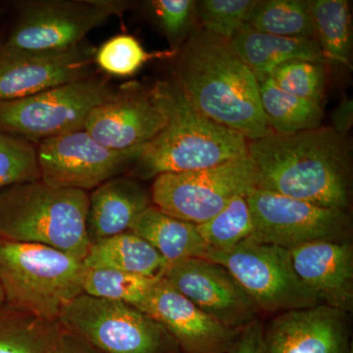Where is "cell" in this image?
Segmentation results:
<instances>
[{
  "label": "cell",
  "mask_w": 353,
  "mask_h": 353,
  "mask_svg": "<svg viewBox=\"0 0 353 353\" xmlns=\"http://www.w3.org/2000/svg\"><path fill=\"white\" fill-rule=\"evenodd\" d=\"M63 327L12 307L0 309V353H54Z\"/></svg>",
  "instance_id": "cell-23"
},
{
  "label": "cell",
  "mask_w": 353,
  "mask_h": 353,
  "mask_svg": "<svg viewBox=\"0 0 353 353\" xmlns=\"http://www.w3.org/2000/svg\"><path fill=\"white\" fill-rule=\"evenodd\" d=\"M246 197L253 225L248 239L289 250L315 241H350L348 210L321 208L259 189L250 190Z\"/></svg>",
  "instance_id": "cell-9"
},
{
  "label": "cell",
  "mask_w": 353,
  "mask_h": 353,
  "mask_svg": "<svg viewBox=\"0 0 353 353\" xmlns=\"http://www.w3.org/2000/svg\"><path fill=\"white\" fill-rule=\"evenodd\" d=\"M332 129L341 136L347 137L348 131L353 123V104L352 99H345L341 102L340 105L334 111L332 116Z\"/></svg>",
  "instance_id": "cell-36"
},
{
  "label": "cell",
  "mask_w": 353,
  "mask_h": 353,
  "mask_svg": "<svg viewBox=\"0 0 353 353\" xmlns=\"http://www.w3.org/2000/svg\"><path fill=\"white\" fill-rule=\"evenodd\" d=\"M205 259L227 269L259 310L285 312L319 305L297 277L287 248L248 239L223 250H209Z\"/></svg>",
  "instance_id": "cell-8"
},
{
  "label": "cell",
  "mask_w": 353,
  "mask_h": 353,
  "mask_svg": "<svg viewBox=\"0 0 353 353\" xmlns=\"http://www.w3.org/2000/svg\"><path fill=\"white\" fill-rule=\"evenodd\" d=\"M245 24L273 36L314 39L310 1L306 0L254 1Z\"/></svg>",
  "instance_id": "cell-26"
},
{
  "label": "cell",
  "mask_w": 353,
  "mask_h": 353,
  "mask_svg": "<svg viewBox=\"0 0 353 353\" xmlns=\"http://www.w3.org/2000/svg\"><path fill=\"white\" fill-rule=\"evenodd\" d=\"M152 12L176 51L183 39L190 34L196 19V1L194 0H154L150 2Z\"/></svg>",
  "instance_id": "cell-33"
},
{
  "label": "cell",
  "mask_w": 353,
  "mask_h": 353,
  "mask_svg": "<svg viewBox=\"0 0 353 353\" xmlns=\"http://www.w3.org/2000/svg\"><path fill=\"white\" fill-rule=\"evenodd\" d=\"M159 279L111 269L85 267L82 280L83 292L99 299L129 304L139 309Z\"/></svg>",
  "instance_id": "cell-27"
},
{
  "label": "cell",
  "mask_w": 353,
  "mask_h": 353,
  "mask_svg": "<svg viewBox=\"0 0 353 353\" xmlns=\"http://www.w3.org/2000/svg\"><path fill=\"white\" fill-rule=\"evenodd\" d=\"M232 48L256 79L292 60L326 63L315 39L284 38L256 31L245 24L230 41Z\"/></svg>",
  "instance_id": "cell-20"
},
{
  "label": "cell",
  "mask_w": 353,
  "mask_h": 353,
  "mask_svg": "<svg viewBox=\"0 0 353 353\" xmlns=\"http://www.w3.org/2000/svg\"><path fill=\"white\" fill-rule=\"evenodd\" d=\"M130 231L152 245L167 265L204 259L208 252L196 224L167 214L153 204L137 217Z\"/></svg>",
  "instance_id": "cell-21"
},
{
  "label": "cell",
  "mask_w": 353,
  "mask_h": 353,
  "mask_svg": "<svg viewBox=\"0 0 353 353\" xmlns=\"http://www.w3.org/2000/svg\"><path fill=\"white\" fill-rule=\"evenodd\" d=\"M95 51L81 46L64 50L0 48V101H15L88 78Z\"/></svg>",
  "instance_id": "cell-14"
},
{
  "label": "cell",
  "mask_w": 353,
  "mask_h": 353,
  "mask_svg": "<svg viewBox=\"0 0 353 353\" xmlns=\"http://www.w3.org/2000/svg\"><path fill=\"white\" fill-rule=\"evenodd\" d=\"M252 189V167L246 153L212 168L157 176L150 194L160 210L199 225L220 212L234 196H248Z\"/></svg>",
  "instance_id": "cell-10"
},
{
  "label": "cell",
  "mask_w": 353,
  "mask_h": 353,
  "mask_svg": "<svg viewBox=\"0 0 353 353\" xmlns=\"http://www.w3.org/2000/svg\"><path fill=\"white\" fill-rule=\"evenodd\" d=\"M139 309L173 336L182 353H230L240 334L206 314L163 278Z\"/></svg>",
  "instance_id": "cell-16"
},
{
  "label": "cell",
  "mask_w": 353,
  "mask_h": 353,
  "mask_svg": "<svg viewBox=\"0 0 353 353\" xmlns=\"http://www.w3.org/2000/svg\"><path fill=\"white\" fill-rule=\"evenodd\" d=\"M261 353H352L348 314L324 304L280 313L263 330Z\"/></svg>",
  "instance_id": "cell-17"
},
{
  "label": "cell",
  "mask_w": 353,
  "mask_h": 353,
  "mask_svg": "<svg viewBox=\"0 0 353 353\" xmlns=\"http://www.w3.org/2000/svg\"><path fill=\"white\" fill-rule=\"evenodd\" d=\"M314 39L326 60L350 67L352 17L347 0L310 1Z\"/></svg>",
  "instance_id": "cell-25"
},
{
  "label": "cell",
  "mask_w": 353,
  "mask_h": 353,
  "mask_svg": "<svg viewBox=\"0 0 353 353\" xmlns=\"http://www.w3.org/2000/svg\"><path fill=\"white\" fill-rule=\"evenodd\" d=\"M54 353H101L92 345L63 328L59 343Z\"/></svg>",
  "instance_id": "cell-35"
},
{
  "label": "cell",
  "mask_w": 353,
  "mask_h": 353,
  "mask_svg": "<svg viewBox=\"0 0 353 353\" xmlns=\"http://www.w3.org/2000/svg\"><path fill=\"white\" fill-rule=\"evenodd\" d=\"M128 8L116 0H37L23 6L3 48L13 50H64L81 46L88 32Z\"/></svg>",
  "instance_id": "cell-11"
},
{
  "label": "cell",
  "mask_w": 353,
  "mask_h": 353,
  "mask_svg": "<svg viewBox=\"0 0 353 353\" xmlns=\"http://www.w3.org/2000/svg\"><path fill=\"white\" fill-rule=\"evenodd\" d=\"M178 53L173 50L148 52L131 34H117L109 39L95 51L94 62L108 75L130 77L155 58L172 57Z\"/></svg>",
  "instance_id": "cell-29"
},
{
  "label": "cell",
  "mask_w": 353,
  "mask_h": 353,
  "mask_svg": "<svg viewBox=\"0 0 353 353\" xmlns=\"http://www.w3.org/2000/svg\"><path fill=\"white\" fill-rule=\"evenodd\" d=\"M269 76L285 92L322 106L326 88V63L292 60L274 69Z\"/></svg>",
  "instance_id": "cell-31"
},
{
  "label": "cell",
  "mask_w": 353,
  "mask_h": 353,
  "mask_svg": "<svg viewBox=\"0 0 353 353\" xmlns=\"http://www.w3.org/2000/svg\"><path fill=\"white\" fill-rule=\"evenodd\" d=\"M116 92L105 81L88 77L23 99L0 101V130L41 141L79 131L90 111Z\"/></svg>",
  "instance_id": "cell-7"
},
{
  "label": "cell",
  "mask_w": 353,
  "mask_h": 353,
  "mask_svg": "<svg viewBox=\"0 0 353 353\" xmlns=\"http://www.w3.org/2000/svg\"><path fill=\"white\" fill-rule=\"evenodd\" d=\"M257 82L260 103L272 131L294 134L322 126V106L285 92L270 76L257 79Z\"/></svg>",
  "instance_id": "cell-24"
},
{
  "label": "cell",
  "mask_w": 353,
  "mask_h": 353,
  "mask_svg": "<svg viewBox=\"0 0 353 353\" xmlns=\"http://www.w3.org/2000/svg\"><path fill=\"white\" fill-rule=\"evenodd\" d=\"M254 189L325 208L350 211L352 146L331 127L294 134L271 132L248 141Z\"/></svg>",
  "instance_id": "cell-1"
},
{
  "label": "cell",
  "mask_w": 353,
  "mask_h": 353,
  "mask_svg": "<svg viewBox=\"0 0 353 353\" xmlns=\"http://www.w3.org/2000/svg\"><path fill=\"white\" fill-rule=\"evenodd\" d=\"M59 322L101 353H182L159 323L119 301L83 292L62 310Z\"/></svg>",
  "instance_id": "cell-6"
},
{
  "label": "cell",
  "mask_w": 353,
  "mask_h": 353,
  "mask_svg": "<svg viewBox=\"0 0 353 353\" xmlns=\"http://www.w3.org/2000/svg\"><path fill=\"white\" fill-rule=\"evenodd\" d=\"M6 305V297H4L3 290H2L1 284H0V309Z\"/></svg>",
  "instance_id": "cell-37"
},
{
  "label": "cell",
  "mask_w": 353,
  "mask_h": 353,
  "mask_svg": "<svg viewBox=\"0 0 353 353\" xmlns=\"http://www.w3.org/2000/svg\"><path fill=\"white\" fill-rule=\"evenodd\" d=\"M166 116V126L145 145L132 175L150 180L167 173L203 170L245 157L248 141L203 115L187 99L174 79L150 90Z\"/></svg>",
  "instance_id": "cell-3"
},
{
  "label": "cell",
  "mask_w": 353,
  "mask_h": 353,
  "mask_svg": "<svg viewBox=\"0 0 353 353\" xmlns=\"http://www.w3.org/2000/svg\"><path fill=\"white\" fill-rule=\"evenodd\" d=\"M224 326L241 331L257 319L259 306L222 265L189 259L167 265L161 277Z\"/></svg>",
  "instance_id": "cell-13"
},
{
  "label": "cell",
  "mask_w": 353,
  "mask_h": 353,
  "mask_svg": "<svg viewBox=\"0 0 353 353\" xmlns=\"http://www.w3.org/2000/svg\"><path fill=\"white\" fill-rule=\"evenodd\" d=\"M41 179L38 148L31 141L0 130V190Z\"/></svg>",
  "instance_id": "cell-30"
},
{
  "label": "cell",
  "mask_w": 353,
  "mask_h": 353,
  "mask_svg": "<svg viewBox=\"0 0 353 353\" xmlns=\"http://www.w3.org/2000/svg\"><path fill=\"white\" fill-rule=\"evenodd\" d=\"M90 194L43 181L0 190V239L51 246L83 260L90 243L85 222Z\"/></svg>",
  "instance_id": "cell-4"
},
{
  "label": "cell",
  "mask_w": 353,
  "mask_h": 353,
  "mask_svg": "<svg viewBox=\"0 0 353 353\" xmlns=\"http://www.w3.org/2000/svg\"><path fill=\"white\" fill-rule=\"evenodd\" d=\"M82 260L51 246L0 239V284L6 304L48 320L83 294Z\"/></svg>",
  "instance_id": "cell-5"
},
{
  "label": "cell",
  "mask_w": 353,
  "mask_h": 353,
  "mask_svg": "<svg viewBox=\"0 0 353 353\" xmlns=\"http://www.w3.org/2000/svg\"><path fill=\"white\" fill-rule=\"evenodd\" d=\"M150 90L127 85L88 114L83 130L101 145L124 150L145 145L166 126Z\"/></svg>",
  "instance_id": "cell-15"
},
{
  "label": "cell",
  "mask_w": 353,
  "mask_h": 353,
  "mask_svg": "<svg viewBox=\"0 0 353 353\" xmlns=\"http://www.w3.org/2000/svg\"><path fill=\"white\" fill-rule=\"evenodd\" d=\"M196 228L208 252L228 250L248 240L253 231L248 197L243 194L234 196L220 212Z\"/></svg>",
  "instance_id": "cell-28"
},
{
  "label": "cell",
  "mask_w": 353,
  "mask_h": 353,
  "mask_svg": "<svg viewBox=\"0 0 353 353\" xmlns=\"http://www.w3.org/2000/svg\"><path fill=\"white\" fill-rule=\"evenodd\" d=\"M174 81L190 103L248 141L270 134L256 77L230 41L194 30L180 52Z\"/></svg>",
  "instance_id": "cell-2"
},
{
  "label": "cell",
  "mask_w": 353,
  "mask_h": 353,
  "mask_svg": "<svg viewBox=\"0 0 353 353\" xmlns=\"http://www.w3.org/2000/svg\"><path fill=\"white\" fill-rule=\"evenodd\" d=\"M87 268L111 269L161 277L167 262L152 245L131 231L92 243L83 260Z\"/></svg>",
  "instance_id": "cell-22"
},
{
  "label": "cell",
  "mask_w": 353,
  "mask_h": 353,
  "mask_svg": "<svg viewBox=\"0 0 353 353\" xmlns=\"http://www.w3.org/2000/svg\"><path fill=\"white\" fill-rule=\"evenodd\" d=\"M253 3V0L196 1V16L203 31L230 41L245 24Z\"/></svg>",
  "instance_id": "cell-32"
},
{
  "label": "cell",
  "mask_w": 353,
  "mask_h": 353,
  "mask_svg": "<svg viewBox=\"0 0 353 353\" xmlns=\"http://www.w3.org/2000/svg\"><path fill=\"white\" fill-rule=\"evenodd\" d=\"M152 203V194L134 179L115 176L102 183L90 194L85 229L90 245L130 231Z\"/></svg>",
  "instance_id": "cell-19"
},
{
  "label": "cell",
  "mask_w": 353,
  "mask_h": 353,
  "mask_svg": "<svg viewBox=\"0 0 353 353\" xmlns=\"http://www.w3.org/2000/svg\"><path fill=\"white\" fill-rule=\"evenodd\" d=\"M264 327L259 320H253L239 334L230 353H261L262 334Z\"/></svg>",
  "instance_id": "cell-34"
},
{
  "label": "cell",
  "mask_w": 353,
  "mask_h": 353,
  "mask_svg": "<svg viewBox=\"0 0 353 353\" xmlns=\"http://www.w3.org/2000/svg\"><path fill=\"white\" fill-rule=\"evenodd\" d=\"M297 277L320 303L350 313L353 308V246L315 241L290 250Z\"/></svg>",
  "instance_id": "cell-18"
},
{
  "label": "cell",
  "mask_w": 353,
  "mask_h": 353,
  "mask_svg": "<svg viewBox=\"0 0 353 353\" xmlns=\"http://www.w3.org/2000/svg\"><path fill=\"white\" fill-rule=\"evenodd\" d=\"M146 145L112 150L83 129L46 139L38 146L41 180L59 189L94 190L134 166Z\"/></svg>",
  "instance_id": "cell-12"
}]
</instances>
